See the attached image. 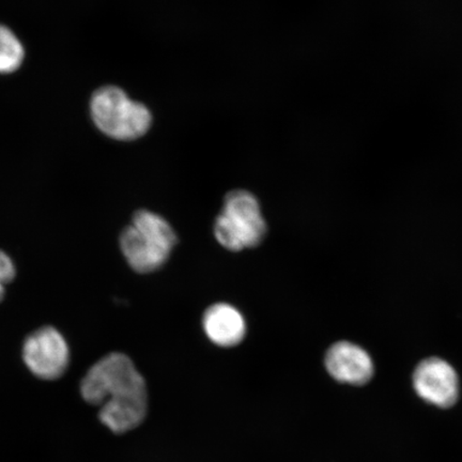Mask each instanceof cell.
<instances>
[{"mask_svg": "<svg viewBox=\"0 0 462 462\" xmlns=\"http://www.w3.org/2000/svg\"><path fill=\"white\" fill-rule=\"evenodd\" d=\"M15 275L16 269L13 259L0 250V282L7 285L15 279Z\"/></svg>", "mask_w": 462, "mask_h": 462, "instance_id": "10", "label": "cell"}, {"mask_svg": "<svg viewBox=\"0 0 462 462\" xmlns=\"http://www.w3.org/2000/svg\"><path fill=\"white\" fill-rule=\"evenodd\" d=\"M418 395L440 408L452 407L459 395L458 375L449 364L437 357L419 364L413 374Z\"/></svg>", "mask_w": 462, "mask_h": 462, "instance_id": "6", "label": "cell"}, {"mask_svg": "<svg viewBox=\"0 0 462 462\" xmlns=\"http://www.w3.org/2000/svg\"><path fill=\"white\" fill-rule=\"evenodd\" d=\"M90 112L97 129L117 141L137 140L146 134L152 123V114L143 104L131 100L115 86L95 92Z\"/></svg>", "mask_w": 462, "mask_h": 462, "instance_id": "3", "label": "cell"}, {"mask_svg": "<svg viewBox=\"0 0 462 462\" xmlns=\"http://www.w3.org/2000/svg\"><path fill=\"white\" fill-rule=\"evenodd\" d=\"M202 328L213 344L224 348L239 345L246 335L244 315L227 303L210 306L202 317Z\"/></svg>", "mask_w": 462, "mask_h": 462, "instance_id": "8", "label": "cell"}, {"mask_svg": "<svg viewBox=\"0 0 462 462\" xmlns=\"http://www.w3.org/2000/svg\"><path fill=\"white\" fill-rule=\"evenodd\" d=\"M326 367L335 380L342 383L363 385L372 379L374 364L361 346L349 342L331 346L326 355Z\"/></svg>", "mask_w": 462, "mask_h": 462, "instance_id": "7", "label": "cell"}, {"mask_svg": "<svg viewBox=\"0 0 462 462\" xmlns=\"http://www.w3.org/2000/svg\"><path fill=\"white\" fill-rule=\"evenodd\" d=\"M23 360L36 377L55 380L66 373L70 363V349L63 335L54 327L38 328L25 339Z\"/></svg>", "mask_w": 462, "mask_h": 462, "instance_id": "5", "label": "cell"}, {"mask_svg": "<svg viewBox=\"0 0 462 462\" xmlns=\"http://www.w3.org/2000/svg\"><path fill=\"white\" fill-rule=\"evenodd\" d=\"M265 234L267 223L255 196L245 189L231 190L215 223L218 244L228 251L240 252L262 244Z\"/></svg>", "mask_w": 462, "mask_h": 462, "instance_id": "4", "label": "cell"}, {"mask_svg": "<svg viewBox=\"0 0 462 462\" xmlns=\"http://www.w3.org/2000/svg\"><path fill=\"white\" fill-rule=\"evenodd\" d=\"M84 400L100 407L107 429L124 433L140 426L147 414V386L130 357L113 352L97 361L80 383Z\"/></svg>", "mask_w": 462, "mask_h": 462, "instance_id": "1", "label": "cell"}, {"mask_svg": "<svg viewBox=\"0 0 462 462\" xmlns=\"http://www.w3.org/2000/svg\"><path fill=\"white\" fill-rule=\"evenodd\" d=\"M25 51L8 27L0 25V73L14 72L24 60Z\"/></svg>", "mask_w": 462, "mask_h": 462, "instance_id": "9", "label": "cell"}, {"mask_svg": "<svg viewBox=\"0 0 462 462\" xmlns=\"http://www.w3.org/2000/svg\"><path fill=\"white\" fill-rule=\"evenodd\" d=\"M5 285L2 284V282H0V302L3 301V300L5 298Z\"/></svg>", "mask_w": 462, "mask_h": 462, "instance_id": "11", "label": "cell"}, {"mask_svg": "<svg viewBox=\"0 0 462 462\" xmlns=\"http://www.w3.org/2000/svg\"><path fill=\"white\" fill-rule=\"evenodd\" d=\"M120 250L137 273H152L163 267L177 244V236L163 217L140 210L120 235Z\"/></svg>", "mask_w": 462, "mask_h": 462, "instance_id": "2", "label": "cell"}]
</instances>
